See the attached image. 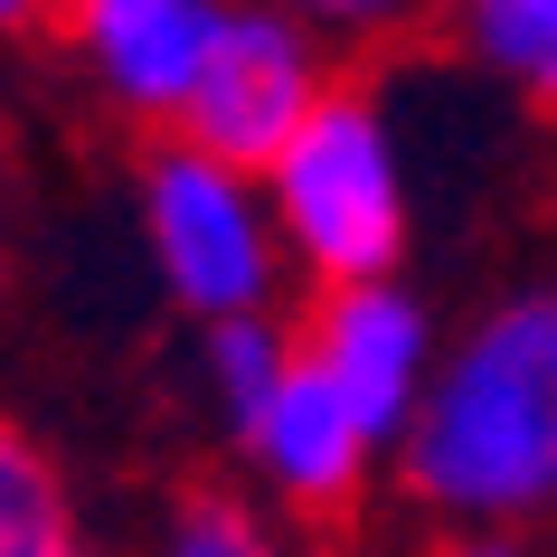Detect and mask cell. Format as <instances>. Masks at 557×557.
Wrapping results in <instances>:
<instances>
[{
  "label": "cell",
  "instance_id": "1",
  "mask_svg": "<svg viewBox=\"0 0 557 557\" xmlns=\"http://www.w3.org/2000/svg\"><path fill=\"white\" fill-rule=\"evenodd\" d=\"M407 492L454 529L557 510V294H520L435 369L407 425Z\"/></svg>",
  "mask_w": 557,
  "mask_h": 557
},
{
  "label": "cell",
  "instance_id": "2",
  "mask_svg": "<svg viewBox=\"0 0 557 557\" xmlns=\"http://www.w3.org/2000/svg\"><path fill=\"white\" fill-rule=\"evenodd\" d=\"M264 208H274L284 256L322 274V294L387 284L407 246V171H397L387 114L359 86H331L322 114L264 161Z\"/></svg>",
  "mask_w": 557,
  "mask_h": 557
},
{
  "label": "cell",
  "instance_id": "3",
  "mask_svg": "<svg viewBox=\"0 0 557 557\" xmlns=\"http://www.w3.org/2000/svg\"><path fill=\"white\" fill-rule=\"evenodd\" d=\"M143 227H151V256H161V284L199 322H256L264 312L284 236H274L256 171H227V161H208L199 143L171 133L143 161Z\"/></svg>",
  "mask_w": 557,
  "mask_h": 557
},
{
  "label": "cell",
  "instance_id": "4",
  "mask_svg": "<svg viewBox=\"0 0 557 557\" xmlns=\"http://www.w3.org/2000/svg\"><path fill=\"white\" fill-rule=\"evenodd\" d=\"M331 95V58L322 38L302 29L294 10H274V0H246L218 20V48H208L199 86H189V114H180V143H199L208 161H227V171H256L294 143L302 123L322 114Z\"/></svg>",
  "mask_w": 557,
  "mask_h": 557
},
{
  "label": "cell",
  "instance_id": "5",
  "mask_svg": "<svg viewBox=\"0 0 557 557\" xmlns=\"http://www.w3.org/2000/svg\"><path fill=\"white\" fill-rule=\"evenodd\" d=\"M302 359L331 379V397L369 425V444H407L425 387H435V331L397 284H341L322 294Z\"/></svg>",
  "mask_w": 557,
  "mask_h": 557
},
{
  "label": "cell",
  "instance_id": "6",
  "mask_svg": "<svg viewBox=\"0 0 557 557\" xmlns=\"http://www.w3.org/2000/svg\"><path fill=\"white\" fill-rule=\"evenodd\" d=\"M66 20H76L95 76H104V95H114L123 114L180 123L208 48H218L227 0H76Z\"/></svg>",
  "mask_w": 557,
  "mask_h": 557
},
{
  "label": "cell",
  "instance_id": "7",
  "mask_svg": "<svg viewBox=\"0 0 557 557\" xmlns=\"http://www.w3.org/2000/svg\"><path fill=\"white\" fill-rule=\"evenodd\" d=\"M246 444H256L264 482L294 500V510H341V500L359 492L369 454H379V444H369V425L331 397V379H322L302 350H294V379L274 387V407L246 425Z\"/></svg>",
  "mask_w": 557,
  "mask_h": 557
},
{
  "label": "cell",
  "instance_id": "8",
  "mask_svg": "<svg viewBox=\"0 0 557 557\" xmlns=\"http://www.w3.org/2000/svg\"><path fill=\"white\" fill-rule=\"evenodd\" d=\"M454 29L492 76L557 104V0H454Z\"/></svg>",
  "mask_w": 557,
  "mask_h": 557
},
{
  "label": "cell",
  "instance_id": "9",
  "mask_svg": "<svg viewBox=\"0 0 557 557\" xmlns=\"http://www.w3.org/2000/svg\"><path fill=\"white\" fill-rule=\"evenodd\" d=\"M76 510H66V482L48 472L20 425H0V557H76Z\"/></svg>",
  "mask_w": 557,
  "mask_h": 557
},
{
  "label": "cell",
  "instance_id": "10",
  "mask_svg": "<svg viewBox=\"0 0 557 557\" xmlns=\"http://www.w3.org/2000/svg\"><path fill=\"white\" fill-rule=\"evenodd\" d=\"M294 350L302 341H284L264 312L256 322H208V387H218V416H227L236 435L274 407V387L294 379Z\"/></svg>",
  "mask_w": 557,
  "mask_h": 557
},
{
  "label": "cell",
  "instance_id": "11",
  "mask_svg": "<svg viewBox=\"0 0 557 557\" xmlns=\"http://www.w3.org/2000/svg\"><path fill=\"white\" fill-rule=\"evenodd\" d=\"M171 557H274V548H264V529H256V510H246V500L199 492V500H180Z\"/></svg>",
  "mask_w": 557,
  "mask_h": 557
},
{
  "label": "cell",
  "instance_id": "12",
  "mask_svg": "<svg viewBox=\"0 0 557 557\" xmlns=\"http://www.w3.org/2000/svg\"><path fill=\"white\" fill-rule=\"evenodd\" d=\"M274 10H294L312 38H407L435 0H274Z\"/></svg>",
  "mask_w": 557,
  "mask_h": 557
},
{
  "label": "cell",
  "instance_id": "13",
  "mask_svg": "<svg viewBox=\"0 0 557 557\" xmlns=\"http://www.w3.org/2000/svg\"><path fill=\"white\" fill-rule=\"evenodd\" d=\"M444 557H539L520 539V529H454V539H444Z\"/></svg>",
  "mask_w": 557,
  "mask_h": 557
},
{
  "label": "cell",
  "instance_id": "14",
  "mask_svg": "<svg viewBox=\"0 0 557 557\" xmlns=\"http://www.w3.org/2000/svg\"><path fill=\"white\" fill-rule=\"evenodd\" d=\"M48 10H76V0H0V20H48Z\"/></svg>",
  "mask_w": 557,
  "mask_h": 557
},
{
  "label": "cell",
  "instance_id": "15",
  "mask_svg": "<svg viewBox=\"0 0 557 557\" xmlns=\"http://www.w3.org/2000/svg\"><path fill=\"white\" fill-rule=\"evenodd\" d=\"M76 557H95V548H76Z\"/></svg>",
  "mask_w": 557,
  "mask_h": 557
}]
</instances>
